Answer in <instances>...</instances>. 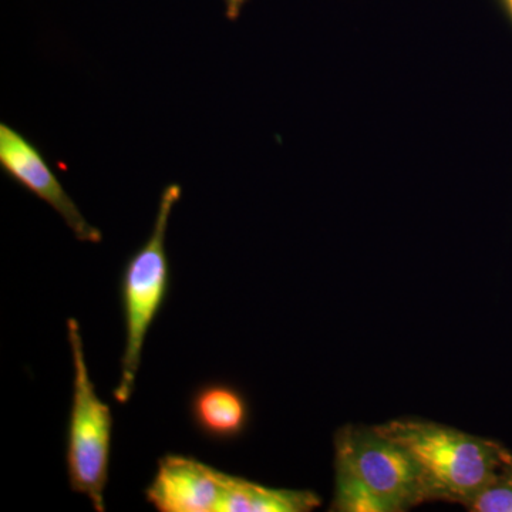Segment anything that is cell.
<instances>
[{
	"label": "cell",
	"mask_w": 512,
	"mask_h": 512,
	"mask_svg": "<svg viewBox=\"0 0 512 512\" xmlns=\"http://www.w3.org/2000/svg\"><path fill=\"white\" fill-rule=\"evenodd\" d=\"M335 456L336 491L330 511L404 512L426 503L412 454L376 426L340 429Z\"/></svg>",
	"instance_id": "1"
},
{
	"label": "cell",
	"mask_w": 512,
	"mask_h": 512,
	"mask_svg": "<svg viewBox=\"0 0 512 512\" xmlns=\"http://www.w3.org/2000/svg\"><path fill=\"white\" fill-rule=\"evenodd\" d=\"M376 427L412 454L427 501L467 507L485 485L512 466V454L497 441L443 424L402 419Z\"/></svg>",
	"instance_id": "2"
},
{
	"label": "cell",
	"mask_w": 512,
	"mask_h": 512,
	"mask_svg": "<svg viewBox=\"0 0 512 512\" xmlns=\"http://www.w3.org/2000/svg\"><path fill=\"white\" fill-rule=\"evenodd\" d=\"M181 194L183 190L178 184L164 188L150 237L127 259L121 274L120 298L126 345L121 356L119 383L113 392L114 400L120 404H126L133 396L148 330L156 322L170 291L167 231Z\"/></svg>",
	"instance_id": "3"
},
{
	"label": "cell",
	"mask_w": 512,
	"mask_h": 512,
	"mask_svg": "<svg viewBox=\"0 0 512 512\" xmlns=\"http://www.w3.org/2000/svg\"><path fill=\"white\" fill-rule=\"evenodd\" d=\"M67 339L72 350L73 397L67 424L66 468L73 493L92 501L94 510L106 511L104 491L110 476L113 416L94 389L82 333L76 319H67Z\"/></svg>",
	"instance_id": "4"
},
{
	"label": "cell",
	"mask_w": 512,
	"mask_h": 512,
	"mask_svg": "<svg viewBox=\"0 0 512 512\" xmlns=\"http://www.w3.org/2000/svg\"><path fill=\"white\" fill-rule=\"evenodd\" d=\"M244 483L197 458L167 454L158 460L146 500L160 512H238Z\"/></svg>",
	"instance_id": "5"
},
{
	"label": "cell",
	"mask_w": 512,
	"mask_h": 512,
	"mask_svg": "<svg viewBox=\"0 0 512 512\" xmlns=\"http://www.w3.org/2000/svg\"><path fill=\"white\" fill-rule=\"evenodd\" d=\"M0 167L20 187L50 205L80 242L100 244L103 239L100 229L84 218L42 151L20 131L5 123L0 124Z\"/></svg>",
	"instance_id": "6"
},
{
	"label": "cell",
	"mask_w": 512,
	"mask_h": 512,
	"mask_svg": "<svg viewBox=\"0 0 512 512\" xmlns=\"http://www.w3.org/2000/svg\"><path fill=\"white\" fill-rule=\"evenodd\" d=\"M190 416L195 429L208 440L225 443L247 431L251 409L245 394L232 384H202L190 400Z\"/></svg>",
	"instance_id": "7"
},
{
	"label": "cell",
	"mask_w": 512,
	"mask_h": 512,
	"mask_svg": "<svg viewBox=\"0 0 512 512\" xmlns=\"http://www.w3.org/2000/svg\"><path fill=\"white\" fill-rule=\"evenodd\" d=\"M466 508L473 512H512V466L485 485Z\"/></svg>",
	"instance_id": "8"
},
{
	"label": "cell",
	"mask_w": 512,
	"mask_h": 512,
	"mask_svg": "<svg viewBox=\"0 0 512 512\" xmlns=\"http://www.w3.org/2000/svg\"><path fill=\"white\" fill-rule=\"evenodd\" d=\"M247 2L248 0H224L225 16L229 20H237Z\"/></svg>",
	"instance_id": "9"
},
{
	"label": "cell",
	"mask_w": 512,
	"mask_h": 512,
	"mask_svg": "<svg viewBox=\"0 0 512 512\" xmlns=\"http://www.w3.org/2000/svg\"><path fill=\"white\" fill-rule=\"evenodd\" d=\"M498 5H500L501 10H503L504 15L507 16L508 22L511 23L512 26V0H497Z\"/></svg>",
	"instance_id": "10"
}]
</instances>
